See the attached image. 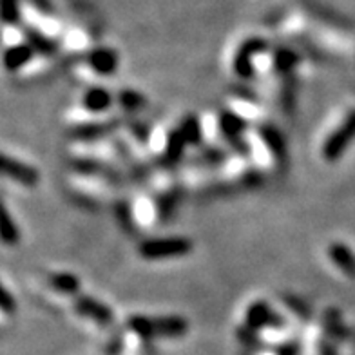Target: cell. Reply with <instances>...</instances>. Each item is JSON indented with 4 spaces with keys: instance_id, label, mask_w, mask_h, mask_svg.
Here are the masks:
<instances>
[{
    "instance_id": "cell-1",
    "label": "cell",
    "mask_w": 355,
    "mask_h": 355,
    "mask_svg": "<svg viewBox=\"0 0 355 355\" xmlns=\"http://www.w3.org/2000/svg\"><path fill=\"white\" fill-rule=\"evenodd\" d=\"M129 328L141 337H176L187 332V322L182 318H136L129 319Z\"/></svg>"
},
{
    "instance_id": "cell-2",
    "label": "cell",
    "mask_w": 355,
    "mask_h": 355,
    "mask_svg": "<svg viewBox=\"0 0 355 355\" xmlns=\"http://www.w3.org/2000/svg\"><path fill=\"white\" fill-rule=\"evenodd\" d=\"M192 243L183 238L147 239L140 245V254L145 259H168L180 257L191 252Z\"/></svg>"
},
{
    "instance_id": "cell-3",
    "label": "cell",
    "mask_w": 355,
    "mask_h": 355,
    "mask_svg": "<svg viewBox=\"0 0 355 355\" xmlns=\"http://www.w3.org/2000/svg\"><path fill=\"white\" fill-rule=\"evenodd\" d=\"M354 138H355V111L352 112L350 116L346 118L345 122H343V125L339 127V129H337V131L327 140V144H324V147H322V155H324V158L330 159V162L339 158Z\"/></svg>"
},
{
    "instance_id": "cell-4",
    "label": "cell",
    "mask_w": 355,
    "mask_h": 355,
    "mask_svg": "<svg viewBox=\"0 0 355 355\" xmlns=\"http://www.w3.org/2000/svg\"><path fill=\"white\" fill-rule=\"evenodd\" d=\"M2 168H4L6 176H11L15 182L24 183L28 187H33L38 182V173L35 168L28 167V165L20 164V162H15L10 159L8 156H4V162H2Z\"/></svg>"
},
{
    "instance_id": "cell-5",
    "label": "cell",
    "mask_w": 355,
    "mask_h": 355,
    "mask_svg": "<svg viewBox=\"0 0 355 355\" xmlns=\"http://www.w3.org/2000/svg\"><path fill=\"white\" fill-rule=\"evenodd\" d=\"M263 46L265 44L259 42V40H250V42H247L241 47V51L236 56V71H238L239 75H248L250 73V56L259 51Z\"/></svg>"
},
{
    "instance_id": "cell-6",
    "label": "cell",
    "mask_w": 355,
    "mask_h": 355,
    "mask_svg": "<svg viewBox=\"0 0 355 355\" xmlns=\"http://www.w3.org/2000/svg\"><path fill=\"white\" fill-rule=\"evenodd\" d=\"M118 62V56L111 51V49H98V51H94L91 55V66L94 69L98 71V73H111L114 71Z\"/></svg>"
},
{
    "instance_id": "cell-7",
    "label": "cell",
    "mask_w": 355,
    "mask_h": 355,
    "mask_svg": "<svg viewBox=\"0 0 355 355\" xmlns=\"http://www.w3.org/2000/svg\"><path fill=\"white\" fill-rule=\"evenodd\" d=\"M78 310L84 313V315H89V318L96 319V321H102V322L111 321V312H109L103 304L96 303L94 300H89V297L80 301Z\"/></svg>"
},
{
    "instance_id": "cell-8",
    "label": "cell",
    "mask_w": 355,
    "mask_h": 355,
    "mask_svg": "<svg viewBox=\"0 0 355 355\" xmlns=\"http://www.w3.org/2000/svg\"><path fill=\"white\" fill-rule=\"evenodd\" d=\"M31 55H33V51H31V47L28 46L11 47V49H8L4 55L6 66H8V69H15V67L24 66V64L31 58Z\"/></svg>"
},
{
    "instance_id": "cell-9",
    "label": "cell",
    "mask_w": 355,
    "mask_h": 355,
    "mask_svg": "<svg viewBox=\"0 0 355 355\" xmlns=\"http://www.w3.org/2000/svg\"><path fill=\"white\" fill-rule=\"evenodd\" d=\"M330 257L341 266L343 270L348 272V274H355V257L352 256L348 248L343 247V245H332L330 247Z\"/></svg>"
},
{
    "instance_id": "cell-10",
    "label": "cell",
    "mask_w": 355,
    "mask_h": 355,
    "mask_svg": "<svg viewBox=\"0 0 355 355\" xmlns=\"http://www.w3.org/2000/svg\"><path fill=\"white\" fill-rule=\"evenodd\" d=\"M268 319H270V312H268V309H266L265 303L254 304L252 309L248 310V315H247L248 327H252V328L266 327Z\"/></svg>"
},
{
    "instance_id": "cell-11",
    "label": "cell",
    "mask_w": 355,
    "mask_h": 355,
    "mask_svg": "<svg viewBox=\"0 0 355 355\" xmlns=\"http://www.w3.org/2000/svg\"><path fill=\"white\" fill-rule=\"evenodd\" d=\"M111 103V96L103 89H93L85 96V105L93 111H103Z\"/></svg>"
},
{
    "instance_id": "cell-12",
    "label": "cell",
    "mask_w": 355,
    "mask_h": 355,
    "mask_svg": "<svg viewBox=\"0 0 355 355\" xmlns=\"http://www.w3.org/2000/svg\"><path fill=\"white\" fill-rule=\"evenodd\" d=\"M53 285L58 290H64V292H75L78 288V279L71 274H58V276L53 277Z\"/></svg>"
},
{
    "instance_id": "cell-13",
    "label": "cell",
    "mask_w": 355,
    "mask_h": 355,
    "mask_svg": "<svg viewBox=\"0 0 355 355\" xmlns=\"http://www.w3.org/2000/svg\"><path fill=\"white\" fill-rule=\"evenodd\" d=\"M4 4V20L6 22H17L19 20V0H2Z\"/></svg>"
},
{
    "instance_id": "cell-14",
    "label": "cell",
    "mask_w": 355,
    "mask_h": 355,
    "mask_svg": "<svg viewBox=\"0 0 355 355\" xmlns=\"http://www.w3.org/2000/svg\"><path fill=\"white\" fill-rule=\"evenodd\" d=\"M2 236H4L6 243H15L19 239V232L17 229H13V225L10 221V216L4 211V223H2Z\"/></svg>"
},
{
    "instance_id": "cell-15",
    "label": "cell",
    "mask_w": 355,
    "mask_h": 355,
    "mask_svg": "<svg viewBox=\"0 0 355 355\" xmlns=\"http://www.w3.org/2000/svg\"><path fill=\"white\" fill-rule=\"evenodd\" d=\"M277 355H297V346H294V345L283 346V348L277 352Z\"/></svg>"
}]
</instances>
